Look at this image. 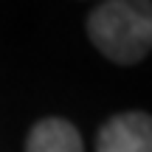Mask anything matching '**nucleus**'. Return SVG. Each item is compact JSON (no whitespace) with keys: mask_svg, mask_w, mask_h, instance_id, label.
Listing matches in <instances>:
<instances>
[{"mask_svg":"<svg viewBox=\"0 0 152 152\" xmlns=\"http://www.w3.org/2000/svg\"><path fill=\"white\" fill-rule=\"evenodd\" d=\"M90 42L118 65H135L152 45L149 0H104L87 17Z\"/></svg>","mask_w":152,"mask_h":152,"instance_id":"nucleus-1","label":"nucleus"},{"mask_svg":"<svg viewBox=\"0 0 152 152\" xmlns=\"http://www.w3.org/2000/svg\"><path fill=\"white\" fill-rule=\"evenodd\" d=\"M96 152H152V118L141 110L113 115L99 130Z\"/></svg>","mask_w":152,"mask_h":152,"instance_id":"nucleus-2","label":"nucleus"},{"mask_svg":"<svg viewBox=\"0 0 152 152\" xmlns=\"http://www.w3.org/2000/svg\"><path fill=\"white\" fill-rule=\"evenodd\" d=\"M26 152H85L79 130L65 118H42L28 132Z\"/></svg>","mask_w":152,"mask_h":152,"instance_id":"nucleus-3","label":"nucleus"}]
</instances>
